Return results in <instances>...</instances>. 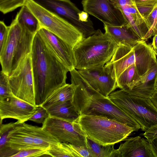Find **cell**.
<instances>
[{
	"instance_id": "5",
	"label": "cell",
	"mask_w": 157,
	"mask_h": 157,
	"mask_svg": "<svg viewBox=\"0 0 157 157\" xmlns=\"http://www.w3.org/2000/svg\"><path fill=\"white\" fill-rule=\"evenodd\" d=\"M77 121L87 137L102 146L114 145L136 131L134 128L104 116L82 115Z\"/></svg>"
},
{
	"instance_id": "37",
	"label": "cell",
	"mask_w": 157,
	"mask_h": 157,
	"mask_svg": "<svg viewBox=\"0 0 157 157\" xmlns=\"http://www.w3.org/2000/svg\"><path fill=\"white\" fill-rule=\"evenodd\" d=\"M136 5L155 6L157 5V0H134Z\"/></svg>"
},
{
	"instance_id": "8",
	"label": "cell",
	"mask_w": 157,
	"mask_h": 157,
	"mask_svg": "<svg viewBox=\"0 0 157 157\" xmlns=\"http://www.w3.org/2000/svg\"><path fill=\"white\" fill-rule=\"evenodd\" d=\"M25 6L37 19L40 28L46 29L73 48L84 38L82 33L73 25L33 0H28Z\"/></svg>"
},
{
	"instance_id": "26",
	"label": "cell",
	"mask_w": 157,
	"mask_h": 157,
	"mask_svg": "<svg viewBox=\"0 0 157 157\" xmlns=\"http://www.w3.org/2000/svg\"><path fill=\"white\" fill-rule=\"evenodd\" d=\"M15 18L33 33H36L40 28L37 19L25 6L21 7Z\"/></svg>"
},
{
	"instance_id": "7",
	"label": "cell",
	"mask_w": 157,
	"mask_h": 157,
	"mask_svg": "<svg viewBox=\"0 0 157 157\" xmlns=\"http://www.w3.org/2000/svg\"><path fill=\"white\" fill-rule=\"evenodd\" d=\"M108 97L133 118L142 131L145 132L157 124V109L150 98L131 95L122 89L113 91Z\"/></svg>"
},
{
	"instance_id": "14",
	"label": "cell",
	"mask_w": 157,
	"mask_h": 157,
	"mask_svg": "<svg viewBox=\"0 0 157 157\" xmlns=\"http://www.w3.org/2000/svg\"><path fill=\"white\" fill-rule=\"evenodd\" d=\"M46 44L69 71L75 68L73 48L63 40L44 28L37 31Z\"/></svg>"
},
{
	"instance_id": "35",
	"label": "cell",
	"mask_w": 157,
	"mask_h": 157,
	"mask_svg": "<svg viewBox=\"0 0 157 157\" xmlns=\"http://www.w3.org/2000/svg\"><path fill=\"white\" fill-rule=\"evenodd\" d=\"M156 34H157V8L153 23L144 37V40L146 41Z\"/></svg>"
},
{
	"instance_id": "3",
	"label": "cell",
	"mask_w": 157,
	"mask_h": 157,
	"mask_svg": "<svg viewBox=\"0 0 157 157\" xmlns=\"http://www.w3.org/2000/svg\"><path fill=\"white\" fill-rule=\"evenodd\" d=\"M157 54L146 41H139L132 48L118 46L111 60L104 66L116 81L128 67L135 66L142 77L157 64Z\"/></svg>"
},
{
	"instance_id": "38",
	"label": "cell",
	"mask_w": 157,
	"mask_h": 157,
	"mask_svg": "<svg viewBox=\"0 0 157 157\" xmlns=\"http://www.w3.org/2000/svg\"><path fill=\"white\" fill-rule=\"evenodd\" d=\"M148 146L153 157H157V138L151 143H149Z\"/></svg>"
},
{
	"instance_id": "15",
	"label": "cell",
	"mask_w": 157,
	"mask_h": 157,
	"mask_svg": "<svg viewBox=\"0 0 157 157\" xmlns=\"http://www.w3.org/2000/svg\"><path fill=\"white\" fill-rule=\"evenodd\" d=\"M122 13L126 25L141 40L148 31L145 20L138 11L134 0H110Z\"/></svg>"
},
{
	"instance_id": "32",
	"label": "cell",
	"mask_w": 157,
	"mask_h": 157,
	"mask_svg": "<svg viewBox=\"0 0 157 157\" xmlns=\"http://www.w3.org/2000/svg\"><path fill=\"white\" fill-rule=\"evenodd\" d=\"M9 28L2 21H0V52L3 50L7 41Z\"/></svg>"
},
{
	"instance_id": "17",
	"label": "cell",
	"mask_w": 157,
	"mask_h": 157,
	"mask_svg": "<svg viewBox=\"0 0 157 157\" xmlns=\"http://www.w3.org/2000/svg\"><path fill=\"white\" fill-rule=\"evenodd\" d=\"M125 140L118 149L121 157H153L147 139L137 136Z\"/></svg>"
},
{
	"instance_id": "27",
	"label": "cell",
	"mask_w": 157,
	"mask_h": 157,
	"mask_svg": "<svg viewBox=\"0 0 157 157\" xmlns=\"http://www.w3.org/2000/svg\"><path fill=\"white\" fill-rule=\"evenodd\" d=\"M51 156L48 151L34 147L21 150L12 157H37Z\"/></svg>"
},
{
	"instance_id": "6",
	"label": "cell",
	"mask_w": 157,
	"mask_h": 157,
	"mask_svg": "<svg viewBox=\"0 0 157 157\" xmlns=\"http://www.w3.org/2000/svg\"><path fill=\"white\" fill-rule=\"evenodd\" d=\"M8 38L0 52L2 70L9 76L21 60L31 52L35 34L15 18L9 26Z\"/></svg>"
},
{
	"instance_id": "42",
	"label": "cell",
	"mask_w": 157,
	"mask_h": 157,
	"mask_svg": "<svg viewBox=\"0 0 157 157\" xmlns=\"http://www.w3.org/2000/svg\"><path fill=\"white\" fill-rule=\"evenodd\" d=\"M156 88L157 89V79L156 82Z\"/></svg>"
},
{
	"instance_id": "11",
	"label": "cell",
	"mask_w": 157,
	"mask_h": 157,
	"mask_svg": "<svg viewBox=\"0 0 157 157\" xmlns=\"http://www.w3.org/2000/svg\"><path fill=\"white\" fill-rule=\"evenodd\" d=\"M82 4L84 11L103 24L114 26L126 25L122 13L110 0H82Z\"/></svg>"
},
{
	"instance_id": "13",
	"label": "cell",
	"mask_w": 157,
	"mask_h": 157,
	"mask_svg": "<svg viewBox=\"0 0 157 157\" xmlns=\"http://www.w3.org/2000/svg\"><path fill=\"white\" fill-rule=\"evenodd\" d=\"M37 106L15 97L0 101V123L6 118L17 120L18 124L29 121L36 112Z\"/></svg>"
},
{
	"instance_id": "19",
	"label": "cell",
	"mask_w": 157,
	"mask_h": 157,
	"mask_svg": "<svg viewBox=\"0 0 157 157\" xmlns=\"http://www.w3.org/2000/svg\"><path fill=\"white\" fill-rule=\"evenodd\" d=\"M157 64L151 68L144 76L130 90H124L130 95L150 98L157 89Z\"/></svg>"
},
{
	"instance_id": "39",
	"label": "cell",
	"mask_w": 157,
	"mask_h": 157,
	"mask_svg": "<svg viewBox=\"0 0 157 157\" xmlns=\"http://www.w3.org/2000/svg\"><path fill=\"white\" fill-rule=\"evenodd\" d=\"M78 16L80 21L82 22H87L91 21L89 17L88 14L84 11H81L79 13Z\"/></svg>"
},
{
	"instance_id": "31",
	"label": "cell",
	"mask_w": 157,
	"mask_h": 157,
	"mask_svg": "<svg viewBox=\"0 0 157 157\" xmlns=\"http://www.w3.org/2000/svg\"><path fill=\"white\" fill-rule=\"evenodd\" d=\"M49 116V114L46 109L41 106H37L35 113L29 121L43 124Z\"/></svg>"
},
{
	"instance_id": "28",
	"label": "cell",
	"mask_w": 157,
	"mask_h": 157,
	"mask_svg": "<svg viewBox=\"0 0 157 157\" xmlns=\"http://www.w3.org/2000/svg\"><path fill=\"white\" fill-rule=\"evenodd\" d=\"M9 76L2 71L0 75V101L15 97L9 83Z\"/></svg>"
},
{
	"instance_id": "29",
	"label": "cell",
	"mask_w": 157,
	"mask_h": 157,
	"mask_svg": "<svg viewBox=\"0 0 157 157\" xmlns=\"http://www.w3.org/2000/svg\"><path fill=\"white\" fill-rule=\"evenodd\" d=\"M28 0H0V11L3 14L25 6Z\"/></svg>"
},
{
	"instance_id": "22",
	"label": "cell",
	"mask_w": 157,
	"mask_h": 157,
	"mask_svg": "<svg viewBox=\"0 0 157 157\" xmlns=\"http://www.w3.org/2000/svg\"><path fill=\"white\" fill-rule=\"evenodd\" d=\"M46 109L50 116L70 122L77 121L80 116L72 101L54 105Z\"/></svg>"
},
{
	"instance_id": "23",
	"label": "cell",
	"mask_w": 157,
	"mask_h": 157,
	"mask_svg": "<svg viewBox=\"0 0 157 157\" xmlns=\"http://www.w3.org/2000/svg\"><path fill=\"white\" fill-rule=\"evenodd\" d=\"M73 95L72 85L66 83L56 90L41 106L47 109L54 105L72 101Z\"/></svg>"
},
{
	"instance_id": "18",
	"label": "cell",
	"mask_w": 157,
	"mask_h": 157,
	"mask_svg": "<svg viewBox=\"0 0 157 157\" xmlns=\"http://www.w3.org/2000/svg\"><path fill=\"white\" fill-rule=\"evenodd\" d=\"M105 32L118 46L132 48L142 40L126 25L114 26L104 24Z\"/></svg>"
},
{
	"instance_id": "41",
	"label": "cell",
	"mask_w": 157,
	"mask_h": 157,
	"mask_svg": "<svg viewBox=\"0 0 157 157\" xmlns=\"http://www.w3.org/2000/svg\"><path fill=\"white\" fill-rule=\"evenodd\" d=\"M151 46L157 54V34L154 36Z\"/></svg>"
},
{
	"instance_id": "40",
	"label": "cell",
	"mask_w": 157,
	"mask_h": 157,
	"mask_svg": "<svg viewBox=\"0 0 157 157\" xmlns=\"http://www.w3.org/2000/svg\"><path fill=\"white\" fill-rule=\"evenodd\" d=\"M150 99L157 109V89Z\"/></svg>"
},
{
	"instance_id": "2",
	"label": "cell",
	"mask_w": 157,
	"mask_h": 157,
	"mask_svg": "<svg viewBox=\"0 0 157 157\" xmlns=\"http://www.w3.org/2000/svg\"><path fill=\"white\" fill-rule=\"evenodd\" d=\"M74 88L72 102L80 115L102 116L134 128L140 127L136 120L106 97L91 87L75 68L70 71Z\"/></svg>"
},
{
	"instance_id": "12",
	"label": "cell",
	"mask_w": 157,
	"mask_h": 157,
	"mask_svg": "<svg viewBox=\"0 0 157 157\" xmlns=\"http://www.w3.org/2000/svg\"><path fill=\"white\" fill-rule=\"evenodd\" d=\"M78 71L91 87L105 97L118 88L116 80L104 66Z\"/></svg>"
},
{
	"instance_id": "24",
	"label": "cell",
	"mask_w": 157,
	"mask_h": 157,
	"mask_svg": "<svg viewBox=\"0 0 157 157\" xmlns=\"http://www.w3.org/2000/svg\"><path fill=\"white\" fill-rule=\"evenodd\" d=\"M142 77L135 66H130L125 70L116 80L117 88L124 90H131Z\"/></svg>"
},
{
	"instance_id": "16",
	"label": "cell",
	"mask_w": 157,
	"mask_h": 157,
	"mask_svg": "<svg viewBox=\"0 0 157 157\" xmlns=\"http://www.w3.org/2000/svg\"><path fill=\"white\" fill-rule=\"evenodd\" d=\"M34 147L32 136L22 124L16 126L9 133L5 146L0 150V157H12L21 150Z\"/></svg>"
},
{
	"instance_id": "10",
	"label": "cell",
	"mask_w": 157,
	"mask_h": 157,
	"mask_svg": "<svg viewBox=\"0 0 157 157\" xmlns=\"http://www.w3.org/2000/svg\"><path fill=\"white\" fill-rule=\"evenodd\" d=\"M42 127L59 142L87 147V136L78 121L70 122L49 116Z\"/></svg>"
},
{
	"instance_id": "20",
	"label": "cell",
	"mask_w": 157,
	"mask_h": 157,
	"mask_svg": "<svg viewBox=\"0 0 157 157\" xmlns=\"http://www.w3.org/2000/svg\"><path fill=\"white\" fill-rule=\"evenodd\" d=\"M52 157H91L87 147L69 143L59 142L48 150Z\"/></svg>"
},
{
	"instance_id": "33",
	"label": "cell",
	"mask_w": 157,
	"mask_h": 157,
	"mask_svg": "<svg viewBox=\"0 0 157 157\" xmlns=\"http://www.w3.org/2000/svg\"><path fill=\"white\" fill-rule=\"evenodd\" d=\"M142 135L150 143L157 138V124L151 126Z\"/></svg>"
},
{
	"instance_id": "1",
	"label": "cell",
	"mask_w": 157,
	"mask_h": 157,
	"mask_svg": "<svg viewBox=\"0 0 157 157\" xmlns=\"http://www.w3.org/2000/svg\"><path fill=\"white\" fill-rule=\"evenodd\" d=\"M35 105L41 106L57 89L66 84L68 69L48 47L37 32L31 52Z\"/></svg>"
},
{
	"instance_id": "36",
	"label": "cell",
	"mask_w": 157,
	"mask_h": 157,
	"mask_svg": "<svg viewBox=\"0 0 157 157\" xmlns=\"http://www.w3.org/2000/svg\"><path fill=\"white\" fill-rule=\"evenodd\" d=\"M157 8V5L155 6L152 12L145 19L146 24L149 30L153 23L156 15Z\"/></svg>"
},
{
	"instance_id": "9",
	"label": "cell",
	"mask_w": 157,
	"mask_h": 157,
	"mask_svg": "<svg viewBox=\"0 0 157 157\" xmlns=\"http://www.w3.org/2000/svg\"><path fill=\"white\" fill-rule=\"evenodd\" d=\"M9 79L15 97L36 105L31 53L21 60Z\"/></svg>"
},
{
	"instance_id": "30",
	"label": "cell",
	"mask_w": 157,
	"mask_h": 157,
	"mask_svg": "<svg viewBox=\"0 0 157 157\" xmlns=\"http://www.w3.org/2000/svg\"><path fill=\"white\" fill-rule=\"evenodd\" d=\"M19 124L16 122L6 124H0V150L6 145L10 132Z\"/></svg>"
},
{
	"instance_id": "21",
	"label": "cell",
	"mask_w": 157,
	"mask_h": 157,
	"mask_svg": "<svg viewBox=\"0 0 157 157\" xmlns=\"http://www.w3.org/2000/svg\"><path fill=\"white\" fill-rule=\"evenodd\" d=\"M32 136L34 147L48 151L51 146L59 142L42 127L23 124Z\"/></svg>"
},
{
	"instance_id": "4",
	"label": "cell",
	"mask_w": 157,
	"mask_h": 157,
	"mask_svg": "<svg viewBox=\"0 0 157 157\" xmlns=\"http://www.w3.org/2000/svg\"><path fill=\"white\" fill-rule=\"evenodd\" d=\"M118 45L100 29L83 38L73 48L77 70L103 66L111 59Z\"/></svg>"
},
{
	"instance_id": "34",
	"label": "cell",
	"mask_w": 157,
	"mask_h": 157,
	"mask_svg": "<svg viewBox=\"0 0 157 157\" xmlns=\"http://www.w3.org/2000/svg\"><path fill=\"white\" fill-rule=\"evenodd\" d=\"M136 5L138 11L144 19V20L152 12L156 6H153L146 5Z\"/></svg>"
},
{
	"instance_id": "25",
	"label": "cell",
	"mask_w": 157,
	"mask_h": 157,
	"mask_svg": "<svg viewBox=\"0 0 157 157\" xmlns=\"http://www.w3.org/2000/svg\"><path fill=\"white\" fill-rule=\"evenodd\" d=\"M114 146H102L87 137L86 147L91 157H121L120 151L118 149H114Z\"/></svg>"
}]
</instances>
